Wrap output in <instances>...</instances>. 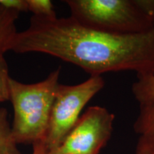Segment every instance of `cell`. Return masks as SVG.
I'll return each mask as SVG.
<instances>
[{
  "label": "cell",
  "instance_id": "cell-6",
  "mask_svg": "<svg viewBox=\"0 0 154 154\" xmlns=\"http://www.w3.org/2000/svg\"><path fill=\"white\" fill-rule=\"evenodd\" d=\"M134 130L138 135L136 154H154V102L140 107Z\"/></svg>",
  "mask_w": 154,
  "mask_h": 154
},
{
  "label": "cell",
  "instance_id": "cell-12",
  "mask_svg": "<svg viewBox=\"0 0 154 154\" xmlns=\"http://www.w3.org/2000/svg\"><path fill=\"white\" fill-rule=\"evenodd\" d=\"M0 6L19 12L28 11L26 0H0Z\"/></svg>",
  "mask_w": 154,
  "mask_h": 154
},
{
  "label": "cell",
  "instance_id": "cell-2",
  "mask_svg": "<svg viewBox=\"0 0 154 154\" xmlns=\"http://www.w3.org/2000/svg\"><path fill=\"white\" fill-rule=\"evenodd\" d=\"M60 68L45 80L24 84L9 79V100L14 108L11 134L17 144L44 142L49 128L50 115L58 86Z\"/></svg>",
  "mask_w": 154,
  "mask_h": 154
},
{
  "label": "cell",
  "instance_id": "cell-5",
  "mask_svg": "<svg viewBox=\"0 0 154 154\" xmlns=\"http://www.w3.org/2000/svg\"><path fill=\"white\" fill-rule=\"evenodd\" d=\"M114 119L105 108L88 107L55 151L66 154H99L110 139Z\"/></svg>",
  "mask_w": 154,
  "mask_h": 154
},
{
  "label": "cell",
  "instance_id": "cell-1",
  "mask_svg": "<svg viewBox=\"0 0 154 154\" xmlns=\"http://www.w3.org/2000/svg\"><path fill=\"white\" fill-rule=\"evenodd\" d=\"M9 51L40 52L81 67L91 76L132 71L137 79L154 75V28L118 34L84 26L72 17L32 16L29 26L17 32Z\"/></svg>",
  "mask_w": 154,
  "mask_h": 154
},
{
  "label": "cell",
  "instance_id": "cell-9",
  "mask_svg": "<svg viewBox=\"0 0 154 154\" xmlns=\"http://www.w3.org/2000/svg\"><path fill=\"white\" fill-rule=\"evenodd\" d=\"M132 93L140 107L146 106L154 102V75L137 79L132 85Z\"/></svg>",
  "mask_w": 154,
  "mask_h": 154
},
{
  "label": "cell",
  "instance_id": "cell-10",
  "mask_svg": "<svg viewBox=\"0 0 154 154\" xmlns=\"http://www.w3.org/2000/svg\"><path fill=\"white\" fill-rule=\"evenodd\" d=\"M28 11H31L34 16L43 18H55L57 14L53 4L49 0H26Z\"/></svg>",
  "mask_w": 154,
  "mask_h": 154
},
{
  "label": "cell",
  "instance_id": "cell-4",
  "mask_svg": "<svg viewBox=\"0 0 154 154\" xmlns=\"http://www.w3.org/2000/svg\"><path fill=\"white\" fill-rule=\"evenodd\" d=\"M101 76H91L74 86L59 84L50 115L44 140L47 151L57 149L80 117L84 107L104 86Z\"/></svg>",
  "mask_w": 154,
  "mask_h": 154
},
{
  "label": "cell",
  "instance_id": "cell-14",
  "mask_svg": "<svg viewBox=\"0 0 154 154\" xmlns=\"http://www.w3.org/2000/svg\"><path fill=\"white\" fill-rule=\"evenodd\" d=\"M45 154H66V153H60V152H58L55 150H53V151H47Z\"/></svg>",
  "mask_w": 154,
  "mask_h": 154
},
{
  "label": "cell",
  "instance_id": "cell-8",
  "mask_svg": "<svg viewBox=\"0 0 154 154\" xmlns=\"http://www.w3.org/2000/svg\"><path fill=\"white\" fill-rule=\"evenodd\" d=\"M0 154H22L13 138L8 112L5 108L0 109Z\"/></svg>",
  "mask_w": 154,
  "mask_h": 154
},
{
  "label": "cell",
  "instance_id": "cell-11",
  "mask_svg": "<svg viewBox=\"0 0 154 154\" xmlns=\"http://www.w3.org/2000/svg\"><path fill=\"white\" fill-rule=\"evenodd\" d=\"M9 75L8 65L4 55H0V102L9 100Z\"/></svg>",
  "mask_w": 154,
  "mask_h": 154
},
{
  "label": "cell",
  "instance_id": "cell-7",
  "mask_svg": "<svg viewBox=\"0 0 154 154\" xmlns=\"http://www.w3.org/2000/svg\"><path fill=\"white\" fill-rule=\"evenodd\" d=\"M19 14V11L0 6V55L9 51L11 42L17 33L16 22Z\"/></svg>",
  "mask_w": 154,
  "mask_h": 154
},
{
  "label": "cell",
  "instance_id": "cell-3",
  "mask_svg": "<svg viewBox=\"0 0 154 154\" xmlns=\"http://www.w3.org/2000/svg\"><path fill=\"white\" fill-rule=\"evenodd\" d=\"M71 17L94 29L118 34L146 32L154 28V19L138 0H68Z\"/></svg>",
  "mask_w": 154,
  "mask_h": 154
},
{
  "label": "cell",
  "instance_id": "cell-13",
  "mask_svg": "<svg viewBox=\"0 0 154 154\" xmlns=\"http://www.w3.org/2000/svg\"><path fill=\"white\" fill-rule=\"evenodd\" d=\"M45 143L44 142H38L33 145V152L32 154H45L47 152Z\"/></svg>",
  "mask_w": 154,
  "mask_h": 154
}]
</instances>
